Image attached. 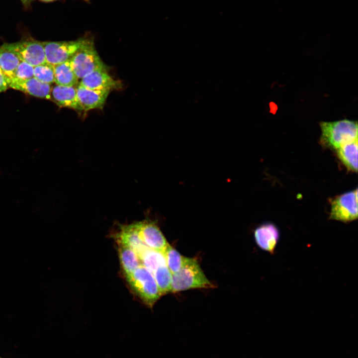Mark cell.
<instances>
[{
  "label": "cell",
  "mask_w": 358,
  "mask_h": 358,
  "mask_svg": "<svg viewBox=\"0 0 358 358\" xmlns=\"http://www.w3.org/2000/svg\"><path fill=\"white\" fill-rule=\"evenodd\" d=\"M319 143L323 147L336 151L344 145L358 140V122L347 119L321 121Z\"/></svg>",
  "instance_id": "cell-1"
},
{
  "label": "cell",
  "mask_w": 358,
  "mask_h": 358,
  "mask_svg": "<svg viewBox=\"0 0 358 358\" xmlns=\"http://www.w3.org/2000/svg\"><path fill=\"white\" fill-rule=\"evenodd\" d=\"M214 285L208 279L197 260L185 257L180 269L172 274L171 292L193 288H212Z\"/></svg>",
  "instance_id": "cell-2"
},
{
  "label": "cell",
  "mask_w": 358,
  "mask_h": 358,
  "mask_svg": "<svg viewBox=\"0 0 358 358\" xmlns=\"http://www.w3.org/2000/svg\"><path fill=\"white\" fill-rule=\"evenodd\" d=\"M73 69L79 79L98 70L107 71L98 54L91 37H84V40L71 59Z\"/></svg>",
  "instance_id": "cell-3"
},
{
  "label": "cell",
  "mask_w": 358,
  "mask_h": 358,
  "mask_svg": "<svg viewBox=\"0 0 358 358\" xmlns=\"http://www.w3.org/2000/svg\"><path fill=\"white\" fill-rule=\"evenodd\" d=\"M125 277L131 289L148 306L153 307L162 296L153 275L143 266Z\"/></svg>",
  "instance_id": "cell-4"
},
{
  "label": "cell",
  "mask_w": 358,
  "mask_h": 358,
  "mask_svg": "<svg viewBox=\"0 0 358 358\" xmlns=\"http://www.w3.org/2000/svg\"><path fill=\"white\" fill-rule=\"evenodd\" d=\"M330 202V219L348 223L358 218L357 188L331 198Z\"/></svg>",
  "instance_id": "cell-5"
},
{
  "label": "cell",
  "mask_w": 358,
  "mask_h": 358,
  "mask_svg": "<svg viewBox=\"0 0 358 358\" xmlns=\"http://www.w3.org/2000/svg\"><path fill=\"white\" fill-rule=\"evenodd\" d=\"M1 46L16 54L20 60L33 67L46 62L45 50L41 41L28 39L14 43H4Z\"/></svg>",
  "instance_id": "cell-6"
},
{
  "label": "cell",
  "mask_w": 358,
  "mask_h": 358,
  "mask_svg": "<svg viewBox=\"0 0 358 358\" xmlns=\"http://www.w3.org/2000/svg\"><path fill=\"white\" fill-rule=\"evenodd\" d=\"M84 37L73 41H44L43 45L46 61L53 65L70 60L80 48Z\"/></svg>",
  "instance_id": "cell-7"
},
{
  "label": "cell",
  "mask_w": 358,
  "mask_h": 358,
  "mask_svg": "<svg viewBox=\"0 0 358 358\" xmlns=\"http://www.w3.org/2000/svg\"><path fill=\"white\" fill-rule=\"evenodd\" d=\"M135 224L141 240L148 248L164 252L169 243L155 221L146 219Z\"/></svg>",
  "instance_id": "cell-8"
},
{
  "label": "cell",
  "mask_w": 358,
  "mask_h": 358,
  "mask_svg": "<svg viewBox=\"0 0 358 358\" xmlns=\"http://www.w3.org/2000/svg\"><path fill=\"white\" fill-rule=\"evenodd\" d=\"M113 236L118 245L131 249L138 256L149 248L141 240L135 222L128 224H119Z\"/></svg>",
  "instance_id": "cell-9"
},
{
  "label": "cell",
  "mask_w": 358,
  "mask_h": 358,
  "mask_svg": "<svg viewBox=\"0 0 358 358\" xmlns=\"http://www.w3.org/2000/svg\"><path fill=\"white\" fill-rule=\"evenodd\" d=\"M254 235L258 247L270 254L274 253L280 238L279 230L275 224L263 223L255 229Z\"/></svg>",
  "instance_id": "cell-10"
},
{
  "label": "cell",
  "mask_w": 358,
  "mask_h": 358,
  "mask_svg": "<svg viewBox=\"0 0 358 358\" xmlns=\"http://www.w3.org/2000/svg\"><path fill=\"white\" fill-rule=\"evenodd\" d=\"M76 89L79 103L83 111L85 112L94 109H102L110 91L109 90H90L80 85Z\"/></svg>",
  "instance_id": "cell-11"
},
{
  "label": "cell",
  "mask_w": 358,
  "mask_h": 358,
  "mask_svg": "<svg viewBox=\"0 0 358 358\" xmlns=\"http://www.w3.org/2000/svg\"><path fill=\"white\" fill-rule=\"evenodd\" d=\"M8 87L35 97L50 98V85L43 83L34 77L26 80L12 78L8 83Z\"/></svg>",
  "instance_id": "cell-12"
},
{
  "label": "cell",
  "mask_w": 358,
  "mask_h": 358,
  "mask_svg": "<svg viewBox=\"0 0 358 358\" xmlns=\"http://www.w3.org/2000/svg\"><path fill=\"white\" fill-rule=\"evenodd\" d=\"M80 85L90 90H117L121 88V83L113 79L107 71H94L82 78Z\"/></svg>",
  "instance_id": "cell-13"
},
{
  "label": "cell",
  "mask_w": 358,
  "mask_h": 358,
  "mask_svg": "<svg viewBox=\"0 0 358 358\" xmlns=\"http://www.w3.org/2000/svg\"><path fill=\"white\" fill-rule=\"evenodd\" d=\"M50 99L60 107H67L78 111L83 110L79 103L75 86L54 85L51 88Z\"/></svg>",
  "instance_id": "cell-14"
},
{
  "label": "cell",
  "mask_w": 358,
  "mask_h": 358,
  "mask_svg": "<svg viewBox=\"0 0 358 358\" xmlns=\"http://www.w3.org/2000/svg\"><path fill=\"white\" fill-rule=\"evenodd\" d=\"M338 159L350 171H358V140L347 143L336 151Z\"/></svg>",
  "instance_id": "cell-15"
},
{
  "label": "cell",
  "mask_w": 358,
  "mask_h": 358,
  "mask_svg": "<svg viewBox=\"0 0 358 358\" xmlns=\"http://www.w3.org/2000/svg\"><path fill=\"white\" fill-rule=\"evenodd\" d=\"M54 66V83L59 86H75L79 78L75 73L71 59Z\"/></svg>",
  "instance_id": "cell-16"
},
{
  "label": "cell",
  "mask_w": 358,
  "mask_h": 358,
  "mask_svg": "<svg viewBox=\"0 0 358 358\" xmlns=\"http://www.w3.org/2000/svg\"><path fill=\"white\" fill-rule=\"evenodd\" d=\"M20 59L12 52L0 46V70L8 83L13 78Z\"/></svg>",
  "instance_id": "cell-17"
},
{
  "label": "cell",
  "mask_w": 358,
  "mask_h": 358,
  "mask_svg": "<svg viewBox=\"0 0 358 358\" xmlns=\"http://www.w3.org/2000/svg\"><path fill=\"white\" fill-rule=\"evenodd\" d=\"M118 255L125 276L131 274L141 265L137 254L128 247L118 245Z\"/></svg>",
  "instance_id": "cell-18"
},
{
  "label": "cell",
  "mask_w": 358,
  "mask_h": 358,
  "mask_svg": "<svg viewBox=\"0 0 358 358\" xmlns=\"http://www.w3.org/2000/svg\"><path fill=\"white\" fill-rule=\"evenodd\" d=\"M141 265L150 271L152 274L159 267L166 265L163 252L147 249L138 256Z\"/></svg>",
  "instance_id": "cell-19"
},
{
  "label": "cell",
  "mask_w": 358,
  "mask_h": 358,
  "mask_svg": "<svg viewBox=\"0 0 358 358\" xmlns=\"http://www.w3.org/2000/svg\"><path fill=\"white\" fill-rule=\"evenodd\" d=\"M153 275L162 296L171 292L172 274L166 265L158 267Z\"/></svg>",
  "instance_id": "cell-20"
},
{
  "label": "cell",
  "mask_w": 358,
  "mask_h": 358,
  "mask_svg": "<svg viewBox=\"0 0 358 358\" xmlns=\"http://www.w3.org/2000/svg\"><path fill=\"white\" fill-rule=\"evenodd\" d=\"M166 265L171 273L178 272L181 268L185 257L182 256L176 249L168 244L163 252Z\"/></svg>",
  "instance_id": "cell-21"
},
{
  "label": "cell",
  "mask_w": 358,
  "mask_h": 358,
  "mask_svg": "<svg viewBox=\"0 0 358 358\" xmlns=\"http://www.w3.org/2000/svg\"><path fill=\"white\" fill-rule=\"evenodd\" d=\"M34 77L49 85L54 83V66L47 62L34 67Z\"/></svg>",
  "instance_id": "cell-22"
},
{
  "label": "cell",
  "mask_w": 358,
  "mask_h": 358,
  "mask_svg": "<svg viewBox=\"0 0 358 358\" xmlns=\"http://www.w3.org/2000/svg\"><path fill=\"white\" fill-rule=\"evenodd\" d=\"M34 77V67L28 63L20 60L16 67L13 78L26 80Z\"/></svg>",
  "instance_id": "cell-23"
},
{
  "label": "cell",
  "mask_w": 358,
  "mask_h": 358,
  "mask_svg": "<svg viewBox=\"0 0 358 358\" xmlns=\"http://www.w3.org/2000/svg\"><path fill=\"white\" fill-rule=\"evenodd\" d=\"M8 88L7 81L0 70V92L5 91Z\"/></svg>",
  "instance_id": "cell-24"
},
{
  "label": "cell",
  "mask_w": 358,
  "mask_h": 358,
  "mask_svg": "<svg viewBox=\"0 0 358 358\" xmlns=\"http://www.w3.org/2000/svg\"><path fill=\"white\" fill-rule=\"evenodd\" d=\"M25 5H28L34 0H20Z\"/></svg>",
  "instance_id": "cell-25"
},
{
  "label": "cell",
  "mask_w": 358,
  "mask_h": 358,
  "mask_svg": "<svg viewBox=\"0 0 358 358\" xmlns=\"http://www.w3.org/2000/svg\"><path fill=\"white\" fill-rule=\"evenodd\" d=\"M40 0L43 1V2H48L53 1H55L56 0Z\"/></svg>",
  "instance_id": "cell-26"
},
{
  "label": "cell",
  "mask_w": 358,
  "mask_h": 358,
  "mask_svg": "<svg viewBox=\"0 0 358 358\" xmlns=\"http://www.w3.org/2000/svg\"><path fill=\"white\" fill-rule=\"evenodd\" d=\"M83 0L86 1V2H89L90 0Z\"/></svg>",
  "instance_id": "cell-27"
},
{
  "label": "cell",
  "mask_w": 358,
  "mask_h": 358,
  "mask_svg": "<svg viewBox=\"0 0 358 358\" xmlns=\"http://www.w3.org/2000/svg\"><path fill=\"white\" fill-rule=\"evenodd\" d=\"M0 358H1V357H0Z\"/></svg>",
  "instance_id": "cell-28"
}]
</instances>
